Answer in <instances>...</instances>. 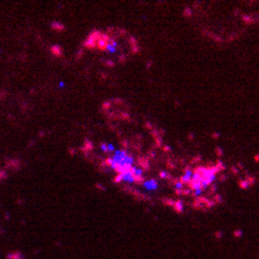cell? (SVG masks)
Listing matches in <instances>:
<instances>
[{"label":"cell","mask_w":259,"mask_h":259,"mask_svg":"<svg viewBox=\"0 0 259 259\" xmlns=\"http://www.w3.org/2000/svg\"><path fill=\"white\" fill-rule=\"evenodd\" d=\"M50 26L53 28V30H58V32H64V30H65V26H64V25H62L61 22H56V20L50 23Z\"/></svg>","instance_id":"cell-8"},{"label":"cell","mask_w":259,"mask_h":259,"mask_svg":"<svg viewBox=\"0 0 259 259\" xmlns=\"http://www.w3.org/2000/svg\"><path fill=\"white\" fill-rule=\"evenodd\" d=\"M242 19L246 22V23H253V22H256L258 19H253L252 16H242Z\"/></svg>","instance_id":"cell-13"},{"label":"cell","mask_w":259,"mask_h":259,"mask_svg":"<svg viewBox=\"0 0 259 259\" xmlns=\"http://www.w3.org/2000/svg\"><path fill=\"white\" fill-rule=\"evenodd\" d=\"M100 148H101L102 151H104V154H107V143H100Z\"/></svg>","instance_id":"cell-19"},{"label":"cell","mask_w":259,"mask_h":259,"mask_svg":"<svg viewBox=\"0 0 259 259\" xmlns=\"http://www.w3.org/2000/svg\"><path fill=\"white\" fill-rule=\"evenodd\" d=\"M230 170H232V174H235V176H238V174H239V168H238L236 166L230 167Z\"/></svg>","instance_id":"cell-20"},{"label":"cell","mask_w":259,"mask_h":259,"mask_svg":"<svg viewBox=\"0 0 259 259\" xmlns=\"http://www.w3.org/2000/svg\"><path fill=\"white\" fill-rule=\"evenodd\" d=\"M170 184L174 187V190H176V192H177V190H183V189H186V184L181 181V180H180V179H174V180H173Z\"/></svg>","instance_id":"cell-6"},{"label":"cell","mask_w":259,"mask_h":259,"mask_svg":"<svg viewBox=\"0 0 259 259\" xmlns=\"http://www.w3.org/2000/svg\"><path fill=\"white\" fill-rule=\"evenodd\" d=\"M102 64H105L107 66H110V68L115 66V62H114V61H110V59H102Z\"/></svg>","instance_id":"cell-15"},{"label":"cell","mask_w":259,"mask_h":259,"mask_svg":"<svg viewBox=\"0 0 259 259\" xmlns=\"http://www.w3.org/2000/svg\"><path fill=\"white\" fill-rule=\"evenodd\" d=\"M212 200L214 202V204L223 203V196H222V194H214V196L212 197Z\"/></svg>","instance_id":"cell-9"},{"label":"cell","mask_w":259,"mask_h":259,"mask_svg":"<svg viewBox=\"0 0 259 259\" xmlns=\"http://www.w3.org/2000/svg\"><path fill=\"white\" fill-rule=\"evenodd\" d=\"M146 128H147V130H153V125H151L150 122H146Z\"/></svg>","instance_id":"cell-27"},{"label":"cell","mask_w":259,"mask_h":259,"mask_svg":"<svg viewBox=\"0 0 259 259\" xmlns=\"http://www.w3.org/2000/svg\"><path fill=\"white\" fill-rule=\"evenodd\" d=\"M163 203L167 204V206H171V207H173V204H174V200H173V199H168V197H164V199H163Z\"/></svg>","instance_id":"cell-11"},{"label":"cell","mask_w":259,"mask_h":259,"mask_svg":"<svg viewBox=\"0 0 259 259\" xmlns=\"http://www.w3.org/2000/svg\"><path fill=\"white\" fill-rule=\"evenodd\" d=\"M200 160H202V158H200V156H197V157H194L193 160H192V164H194V163H199ZM192 164H190V166H192Z\"/></svg>","instance_id":"cell-24"},{"label":"cell","mask_w":259,"mask_h":259,"mask_svg":"<svg viewBox=\"0 0 259 259\" xmlns=\"http://www.w3.org/2000/svg\"><path fill=\"white\" fill-rule=\"evenodd\" d=\"M214 153H216V156H217V157H222V156H223V150L220 147L214 148Z\"/></svg>","instance_id":"cell-16"},{"label":"cell","mask_w":259,"mask_h":259,"mask_svg":"<svg viewBox=\"0 0 259 259\" xmlns=\"http://www.w3.org/2000/svg\"><path fill=\"white\" fill-rule=\"evenodd\" d=\"M219 179V181H226L228 180V174H225V173H220V174H217L216 176V180Z\"/></svg>","instance_id":"cell-14"},{"label":"cell","mask_w":259,"mask_h":259,"mask_svg":"<svg viewBox=\"0 0 259 259\" xmlns=\"http://www.w3.org/2000/svg\"><path fill=\"white\" fill-rule=\"evenodd\" d=\"M167 167L170 168V170H174V168H177V166H176V163H171L170 160L167 161Z\"/></svg>","instance_id":"cell-18"},{"label":"cell","mask_w":259,"mask_h":259,"mask_svg":"<svg viewBox=\"0 0 259 259\" xmlns=\"http://www.w3.org/2000/svg\"><path fill=\"white\" fill-rule=\"evenodd\" d=\"M97 187H98V189H100V190H101V192H105V190H107V187H105V186H102L101 183H97Z\"/></svg>","instance_id":"cell-22"},{"label":"cell","mask_w":259,"mask_h":259,"mask_svg":"<svg viewBox=\"0 0 259 259\" xmlns=\"http://www.w3.org/2000/svg\"><path fill=\"white\" fill-rule=\"evenodd\" d=\"M173 209H174L177 213H183V212H184V200H181V199H177V200H174Z\"/></svg>","instance_id":"cell-5"},{"label":"cell","mask_w":259,"mask_h":259,"mask_svg":"<svg viewBox=\"0 0 259 259\" xmlns=\"http://www.w3.org/2000/svg\"><path fill=\"white\" fill-rule=\"evenodd\" d=\"M100 36V32H92L89 36L86 37V40L83 42V46L88 48V49H94L97 46V37Z\"/></svg>","instance_id":"cell-3"},{"label":"cell","mask_w":259,"mask_h":259,"mask_svg":"<svg viewBox=\"0 0 259 259\" xmlns=\"http://www.w3.org/2000/svg\"><path fill=\"white\" fill-rule=\"evenodd\" d=\"M238 184H239V187H241V189H248V187H249V184H248V181H246L245 179H242V180H239V183H238Z\"/></svg>","instance_id":"cell-10"},{"label":"cell","mask_w":259,"mask_h":259,"mask_svg":"<svg viewBox=\"0 0 259 259\" xmlns=\"http://www.w3.org/2000/svg\"><path fill=\"white\" fill-rule=\"evenodd\" d=\"M194 174V168L193 166H190V164H187L184 168V171H183V176L179 177L183 183H184L186 186H190V183H192V177H193Z\"/></svg>","instance_id":"cell-1"},{"label":"cell","mask_w":259,"mask_h":259,"mask_svg":"<svg viewBox=\"0 0 259 259\" xmlns=\"http://www.w3.org/2000/svg\"><path fill=\"white\" fill-rule=\"evenodd\" d=\"M7 259H22V255H20L19 252H16V253H10V255H7Z\"/></svg>","instance_id":"cell-12"},{"label":"cell","mask_w":259,"mask_h":259,"mask_svg":"<svg viewBox=\"0 0 259 259\" xmlns=\"http://www.w3.org/2000/svg\"><path fill=\"white\" fill-rule=\"evenodd\" d=\"M121 181H125V183H128V184H135V179H134V176L131 174V171L122 173V174H121Z\"/></svg>","instance_id":"cell-4"},{"label":"cell","mask_w":259,"mask_h":259,"mask_svg":"<svg viewBox=\"0 0 259 259\" xmlns=\"http://www.w3.org/2000/svg\"><path fill=\"white\" fill-rule=\"evenodd\" d=\"M214 236H216V239H220V238L223 236V232H216V233H214Z\"/></svg>","instance_id":"cell-25"},{"label":"cell","mask_w":259,"mask_h":259,"mask_svg":"<svg viewBox=\"0 0 259 259\" xmlns=\"http://www.w3.org/2000/svg\"><path fill=\"white\" fill-rule=\"evenodd\" d=\"M58 86H59L61 89H62V88H65V82H64V81H61V82L58 83Z\"/></svg>","instance_id":"cell-26"},{"label":"cell","mask_w":259,"mask_h":259,"mask_svg":"<svg viewBox=\"0 0 259 259\" xmlns=\"http://www.w3.org/2000/svg\"><path fill=\"white\" fill-rule=\"evenodd\" d=\"M183 13H184L186 16H187V18H190V16L193 15V10L190 9V7H186V9H184V12H183Z\"/></svg>","instance_id":"cell-17"},{"label":"cell","mask_w":259,"mask_h":259,"mask_svg":"<svg viewBox=\"0 0 259 259\" xmlns=\"http://www.w3.org/2000/svg\"><path fill=\"white\" fill-rule=\"evenodd\" d=\"M6 177H7L6 171H4V170H0V180H4Z\"/></svg>","instance_id":"cell-21"},{"label":"cell","mask_w":259,"mask_h":259,"mask_svg":"<svg viewBox=\"0 0 259 259\" xmlns=\"http://www.w3.org/2000/svg\"><path fill=\"white\" fill-rule=\"evenodd\" d=\"M163 150H164V151H167V153H168V151H170V147H168V146H164V147H163Z\"/></svg>","instance_id":"cell-30"},{"label":"cell","mask_w":259,"mask_h":259,"mask_svg":"<svg viewBox=\"0 0 259 259\" xmlns=\"http://www.w3.org/2000/svg\"><path fill=\"white\" fill-rule=\"evenodd\" d=\"M50 50H52V53H53V55L59 56V58H61V56H62V53H64V49L59 46V45H53V46L50 48Z\"/></svg>","instance_id":"cell-7"},{"label":"cell","mask_w":259,"mask_h":259,"mask_svg":"<svg viewBox=\"0 0 259 259\" xmlns=\"http://www.w3.org/2000/svg\"><path fill=\"white\" fill-rule=\"evenodd\" d=\"M141 184L148 192H156V190H158V187H160V183H158L157 179H146Z\"/></svg>","instance_id":"cell-2"},{"label":"cell","mask_w":259,"mask_h":259,"mask_svg":"<svg viewBox=\"0 0 259 259\" xmlns=\"http://www.w3.org/2000/svg\"><path fill=\"white\" fill-rule=\"evenodd\" d=\"M233 235H235V238H241V236H242V230H241V229H238V230H235V233H233Z\"/></svg>","instance_id":"cell-23"},{"label":"cell","mask_w":259,"mask_h":259,"mask_svg":"<svg viewBox=\"0 0 259 259\" xmlns=\"http://www.w3.org/2000/svg\"><path fill=\"white\" fill-rule=\"evenodd\" d=\"M82 55H83V50H82V49H81V50L78 52V56H76V58L79 59V58H82Z\"/></svg>","instance_id":"cell-28"},{"label":"cell","mask_w":259,"mask_h":259,"mask_svg":"<svg viewBox=\"0 0 259 259\" xmlns=\"http://www.w3.org/2000/svg\"><path fill=\"white\" fill-rule=\"evenodd\" d=\"M212 137H213V138H219V137H220V134H219V132H214Z\"/></svg>","instance_id":"cell-29"}]
</instances>
